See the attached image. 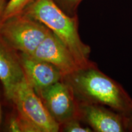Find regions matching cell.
Returning a JSON list of instances; mask_svg holds the SVG:
<instances>
[{"instance_id":"cell-1","label":"cell","mask_w":132,"mask_h":132,"mask_svg":"<svg viewBox=\"0 0 132 132\" xmlns=\"http://www.w3.org/2000/svg\"><path fill=\"white\" fill-rule=\"evenodd\" d=\"M63 80L71 87L79 102L104 105L122 114L132 106V98L126 90L93 62L65 76Z\"/></svg>"},{"instance_id":"cell-2","label":"cell","mask_w":132,"mask_h":132,"mask_svg":"<svg viewBox=\"0 0 132 132\" xmlns=\"http://www.w3.org/2000/svg\"><path fill=\"white\" fill-rule=\"evenodd\" d=\"M44 24L70 50L80 67L88 65L90 48L81 39L76 16L67 15L54 0H34L23 12Z\"/></svg>"},{"instance_id":"cell-3","label":"cell","mask_w":132,"mask_h":132,"mask_svg":"<svg viewBox=\"0 0 132 132\" xmlns=\"http://www.w3.org/2000/svg\"><path fill=\"white\" fill-rule=\"evenodd\" d=\"M47 26L24 14L0 24V37L19 53L31 55L50 32Z\"/></svg>"},{"instance_id":"cell-4","label":"cell","mask_w":132,"mask_h":132,"mask_svg":"<svg viewBox=\"0 0 132 132\" xmlns=\"http://www.w3.org/2000/svg\"><path fill=\"white\" fill-rule=\"evenodd\" d=\"M10 101L20 116L37 132H57L60 130V125L52 118L25 77L14 90Z\"/></svg>"},{"instance_id":"cell-5","label":"cell","mask_w":132,"mask_h":132,"mask_svg":"<svg viewBox=\"0 0 132 132\" xmlns=\"http://www.w3.org/2000/svg\"><path fill=\"white\" fill-rule=\"evenodd\" d=\"M37 94L60 127L72 119L80 118L78 100L71 87L63 80Z\"/></svg>"},{"instance_id":"cell-6","label":"cell","mask_w":132,"mask_h":132,"mask_svg":"<svg viewBox=\"0 0 132 132\" xmlns=\"http://www.w3.org/2000/svg\"><path fill=\"white\" fill-rule=\"evenodd\" d=\"M79 113L82 121L93 131H127L123 115L108 106L79 102Z\"/></svg>"},{"instance_id":"cell-7","label":"cell","mask_w":132,"mask_h":132,"mask_svg":"<svg viewBox=\"0 0 132 132\" xmlns=\"http://www.w3.org/2000/svg\"><path fill=\"white\" fill-rule=\"evenodd\" d=\"M31 56L55 66L64 77L80 67L70 50L52 31L46 36Z\"/></svg>"},{"instance_id":"cell-8","label":"cell","mask_w":132,"mask_h":132,"mask_svg":"<svg viewBox=\"0 0 132 132\" xmlns=\"http://www.w3.org/2000/svg\"><path fill=\"white\" fill-rule=\"evenodd\" d=\"M19 54L26 80L36 92L63 80L61 72L52 64L29 54Z\"/></svg>"},{"instance_id":"cell-9","label":"cell","mask_w":132,"mask_h":132,"mask_svg":"<svg viewBox=\"0 0 132 132\" xmlns=\"http://www.w3.org/2000/svg\"><path fill=\"white\" fill-rule=\"evenodd\" d=\"M24 77L19 53L0 37V81L9 101L14 90Z\"/></svg>"},{"instance_id":"cell-10","label":"cell","mask_w":132,"mask_h":132,"mask_svg":"<svg viewBox=\"0 0 132 132\" xmlns=\"http://www.w3.org/2000/svg\"><path fill=\"white\" fill-rule=\"evenodd\" d=\"M33 1L34 0H9L5 6L1 22L23 14Z\"/></svg>"},{"instance_id":"cell-11","label":"cell","mask_w":132,"mask_h":132,"mask_svg":"<svg viewBox=\"0 0 132 132\" xmlns=\"http://www.w3.org/2000/svg\"><path fill=\"white\" fill-rule=\"evenodd\" d=\"M60 130L66 132H92V130L84 123L80 118L72 119L61 125Z\"/></svg>"},{"instance_id":"cell-12","label":"cell","mask_w":132,"mask_h":132,"mask_svg":"<svg viewBox=\"0 0 132 132\" xmlns=\"http://www.w3.org/2000/svg\"><path fill=\"white\" fill-rule=\"evenodd\" d=\"M7 131L11 132H23V121L17 112L10 115L6 120Z\"/></svg>"},{"instance_id":"cell-13","label":"cell","mask_w":132,"mask_h":132,"mask_svg":"<svg viewBox=\"0 0 132 132\" xmlns=\"http://www.w3.org/2000/svg\"><path fill=\"white\" fill-rule=\"evenodd\" d=\"M124 116L126 131L132 132V106L126 113L122 114Z\"/></svg>"},{"instance_id":"cell-14","label":"cell","mask_w":132,"mask_h":132,"mask_svg":"<svg viewBox=\"0 0 132 132\" xmlns=\"http://www.w3.org/2000/svg\"><path fill=\"white\" fill-rule=\"evenodd\" d=\"M81 1L82 0H61L64 6V7L67 8L70 12L76 9Z\"/></svg>"},{"instance_id":"cell-15","label":"cell","mask_w":132,"mask_h":132,"mask_svg":"<svg viewBox=\"0 0 132 132\" xmlns=\"http://www.w3.org/2000/svg\"><path fill=\"white\" fill-rule=\"evenodd\" d=\"M6 0H0V24L2 21V17L3 12L5 8V6L6 5Z\"/></svg>"},{"instance_id":"cell-16","label":"cell","mask_w":132,"mask_h":132,"mask_svg":"<svg viewBox=\"0 0 132 132\" xmlns=\"http://www.w3.org/2000/svg\"><path fill=\"white\" fill-rule=\"evenodd\" d=\"M1 122H2V111H1V104H0V128L1 126Z\"/></svg>"}]
</instances>
